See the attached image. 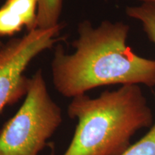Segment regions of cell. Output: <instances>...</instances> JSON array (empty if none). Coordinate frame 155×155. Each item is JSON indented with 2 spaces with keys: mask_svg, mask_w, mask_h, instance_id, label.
<instances>
[{
  "mask_svg": "<svg viewBox=\"0 0 155 155\" xmlns=\"http://www.w3.org/2000/svg\"><path fill=\"white\" fill-rule=\"evenodd\" d=\"M63 0H38L36 28H53L59 23Z\"/></svg>",
  "mask_w": 155,
  "mask_h": 155,
  "instance_id": "52a82bcc",
  "label": "cell"
},
{
  "mask_svg": "<svg viewBox=\"0 0 155 155\" xmlns=\"http://www.w3.org/2000/svg\"><path fill=\"white\" fill-rule=\"evenodd\" d=\"M50 147H51V151H50V154L48 155H55V147H54V145H50Z\"/></svg>",
  "mask_w": 155,
  "mask_h": 155,
  "instance_id": "9c48e42d",
  "label": "cell"
},
{
  "mask_svg": "<svg viewBox=\"0 0 155 155\" xmlns=\"http://www.w3.org/2000/svg\"><path fill=\"white\" fill-rule=\"evenodd\" d=\"M37 10L38 0H7L0 7V37L36 29Z\"/></svg>",
  "mask_w": 155,
  "mask_h": 155,
  "instance_id": "5b68a950",
  "label": "cell"
},
{
  "mask_svg": "<svg viewBox=\"0 0 155 155\" xmlns=\"http://www.w3.org/2000/svg\"><path fill=\"white\" fill-rule=\"evenodd\" d=\"M138 1H140L141 2H155V0H138Z\"/></svg>",
  "mask_w": 155,
  "mask_h": 155,
  "instance_id": "30bf717a",
  "label": "cell"
},
{
  "mask_svg": "<svg viewBox=\"0 0 155 155\" xmlns=\"http://www.w3.org/2000/svg\"><path fill=\"white\" fill-rule=\"evenodd\" d=\"M61 24L36 28L3 45L0 49V113L26 96L30 78L25 76V71L35 58L61 40Z\"/></svg>",
  "mask_w": 155,
  "mask_h": 155,
  "instance_id": "277c9868",
  "label": "cell"
},
{
  "mask_svg": "<svg viewBox=\"0 0 155 155\" xmlns=\"http://www.w3.org/2000/svg\"><path fill=\"white\" fill-rule=\"evenodd\" d=\"M126 13L141 23L149 40L155 45V2H143L138 6L127 7Z\"/></svg>",
  "mask_w": 155,
  "mask_h": 155,
  "instance_id": "8992f818",
  "label": "cell"
},
{
  "mask_svg": "<svg viewBox=\"0 0 155 155\" xmlns=\"http://www.w3.org/2000/svg\"><path fill=\"white\" fill-rule=\"evenodd\" d=\"M129 29L123 22L104 20L97 27L88 20L79 23L73 53L60 44L54 52L51 68L57 91L73 98L110 85L155 87V60L141 57L128 46Z\"/></svg>",
  "mask_w": 155,
  "mask_h": 155,
  "instance_id": "6da1fadb",
  "label": "cell"
},
{
  "mask_svg": "<svg viewBox=\"0 0 155 155\" xmlns=\"http://www.w3.org/2000/svg\"><path fill=\"white\" fill-rule=\"evenodd\" d=\"M121 155H155V121L144 137Z\"/></svg>",
  "mask_w": 155,
  "mask_h": 155,
  "instance_id": "ba28073f",
  "label": "cell"
},
{
  "mask_svg": "<svg viewBox=\"0 0 155 155\" xmlns=\"http://www.w3.org/2000/svg\"><path fill=\"white\" fill-rule=\"evenodd\" d=\"M68 114L77 125L63 155H121L137 131L154 124L152 109L136 84L106 91L96 98L75 96Z\"/></svg>",
  "mask_w": 155,
  "mask_h": 155,
  "instance_id": "7a4b0ae2",
  "label": "cell"
},
{
  "mask_svg": "<svg viewBox=\"0 0 155 155\" xmlns=\"http://www.w3.org/2000/svg\"><path fill=\"white\" fill-rule=\"evenodd\" d=\"M63 121L41 70L30 78L22 106L0 131V155H39Z\"/></svg>",
  "mask_w": 155,
  "mask_h": 155,
  "instance_id": "3957f363",
  "label": "cell"
},
{
  "mask_svg": "<svg viewBox=\"0 0 155 155\" xmlns=\"http://www.w3.org/2000/svg\"><path fill=\"white\" fill-rule=\"evenodd\" d=\"M3 45H4V44L2 43V41H1V40H0V49H1Z\"/></svg>",
  "mask_w": 155,
  "mask_h": 155,
  "instance_id": "8fae6325",
  "label": "cell"
}]
</instances>
